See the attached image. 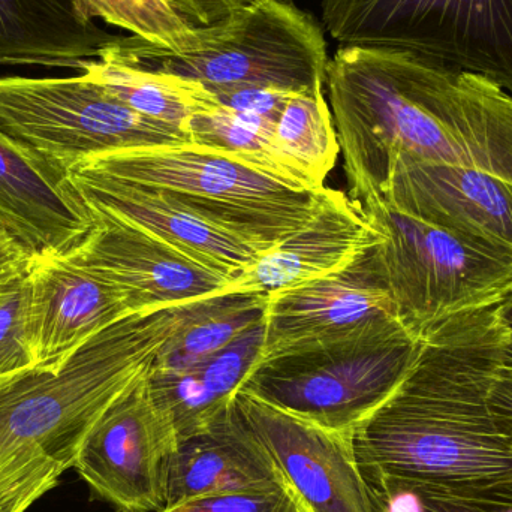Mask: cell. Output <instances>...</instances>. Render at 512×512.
<instances>
[{"instance_id": "1", "label": "cell", "mask_w": 512, "mask_h": 512, "mask_svg": "<svg viewBox=\"0 0 512 512\" xmlns=\"http://www.w3.org/2000/svg\"><path fill=\"white\" fill-rule=\"evenodd\" d=\"M325 84L352 200L381 195L397 156L512 183V96L489 78L406 51L339 47Z\"/></svg>"}, {"instance_id": "2", "label": "cell", "mask_w": 512, "mask_h": 512, "mask_svg": "<svg viewBox=\"0 0 512 512\" xmlns=\"http://www.w3.org/2000/svg\"><path fill=\"white\" fill-rule=\"evenodd\" d=\"M508 339L496 306L453 316L421 337L402 384L352 436L372 495L512 480V442L490 408Z\"/></svg>"}, {"instance_id": "3", "label": "cell", "mask_w": 512, "mask_h": 512, "mask_svg": "<svg viewBox=\"0 0 512 512\" xmlns=\"http://www.w3.org/2000/svg\"><path fill=\"white\" fill-rule=\"evenodd\" d=\"M213 298L132 313L92 337L60 369H33L0 388V450L29 445L63 471L74 469L99 418L152 372L165 346Z\"/></svg>"}, {"instance_id": "4", "label": "cell", "mask_w": 512, "mask_h": 512, "mask_svg": "<svg viewBox=\"0 0 512 512\" xmlns=\"http://www.w3.org/2000/svg\"><path fill=\"white\" fill-rule=\"evenodd\" d=\"M68 171L161 192L264 251L307 224L325 188L297 185L228 153L192 143L105 153Z\"/></svg>"}, {"instance_id": "5", "label": "cell", "mask_w": 512, "mask_h": 512, "mask_svg": "<svg viewBox=\"0 0 512 512\" xmlns=\"http://www.w3.org/2000/svg\"><path fill=\"white\" fill-rule=\"evenodd\" d=\"M198 41L171 51L137 36H116L99 56L195 81L210 93L270 87L324 92L330 57L312 15L285 0H262L221 26L198 29Z\"/></svg>"}, {"instance_id": "6", "label": "cell", "mask_w": 512, "mask_h": 512, "mask_svg": "<svg viewBox=\"0 0 512 512\" xmlns=\"http://www.w3.org/2000/svg\"><path fill=\"white\" fill-rule=\"evenodd\" d=\"M381 233L375 258L400 321L421 339L453 316L498 306L512 291V254L478 245L394 209L361 203Z\"/></svg>"}, {"instance_id": "7", "label": "cell", "mask_w": 512, "mask_h": 512, "mask_svg": "<svg viewBox=\"0 0 512 512\" xmlns=\"http://www.w3.org/2000/svg\"><path fill=\"white\" fill-rule=\"evenodd\" d=\"M340 47L417 54L483 75L512 96V0H322Z\"/></svg>"}, {"instance_id": "8", "label": "cell", "mask_w": 512, "mask_h": 512, "mask_svg": "<svg viewBox=\"0 0 512 512\" xmlns=\"http://www.w3.org/2000/svg\"><path fill=\"white\" fill-rule=\"evenodd\" d=\"M421 339L408 331L258 361L240 390L295 417L354 436L402 384Z\"/></svg>"}, {"instance_id": "9", "label": "cell", "mask_w": 512, "mask_h": 512, "mask_svg": "<svg viewBox=\"0 0 512 512\" xmlns=\"http://www.w3.org/2000/svg\"><path fill=\"white\" fill-rule=\"evenodd\" d=\"M0 129L66 171L93 156L191 143L141 116L104 87L77 77H0Z\"/></svg>"}, {"instance_id": "10", "label": "cell", "mask_w": 512, "mask_h": 512, "mask_svg": "<svg viewBox=\"0 0 512 512\" xmlns=\"http://www.w3.org/2000/svg\"><path fill=\"white\" fill-rule=\"evenodd\" d=\"M149 375L99 418L74 463L93 496L119 512L167 508L180 439L170 412L150 390Z\"/></svg>"}, {"instance_id": "11", "label": "cell", "mask_w": 512, "mask_h": 512, "mask_svg": "<svg viewBox=\"0 0 512 512\" xmlns=\"http://www.w3.org/2000/svg\"><path fill=\"white\" fill-rule=\"evenodd\" d=\"M373 249L375 246L342 271L267 294L259 361L408 331Z\"/></svg>"}, {"instance_id": "12", "label": "cell", "mask_w": 512, "mask_h": 512, "mask_svg": "<svg viewBox=\"0 0 512 512\" xmlns=\"http://www.w3.org/2000/svg\"><path fill=\"white\" fill-rule=\"evenodd\" d=\"M237 408L273 459L300 512H376L352 436L274 408L239 390Z\"/></svg>"}, {"instance_id": "13", "label": "cell", "mask_w": 512, "mask_h": 512, "mask_svg": "<svg viewBox=\"0 0 512 512\" xmlns=\"http://www.w3.org/2000/svg\"><path fill=\"white\" fill-rule=\"evenodd\" d=\"M90 210L95 225L66 255L116 286L134 312L234 294L230 277L116 216Z\"/></svg>"}, {"instance_id": "14", "label": "cell", "mask_w": 512, "mask_h": 512, "mask_svg": "<svg viewBox=\"0 0 512 512\" xmlns=\"http://www.w3.org/2000/svg\"><path fill=\"white\" fill-rule=\"evenodd\" d=\"M378 197L418 221L512 254V183L504 177L397 156Z\"/></svg>"}, {"instance_id": "15", "label": "cell", "mask_w": 512, "mask_h": 512, "mask_svg": "<svg viewBox=\"0 0 512 512\" xmlns=\"http://www.w3.org/2000/svg\"><path fill=\"white\" fill-rule=\"evenodd\" d=\"M27 279V328L36 369H60L96 334L137 313L116 286L66 254L33 256Z\"/></svg>"}, {"instance_id": "16", "label": "cell", "mask_w": 512, "mask_h": 512, "mask_svg": "<svg viewBox=\"0 0 512 512\" xmlns=\"http://www.w3.org/2000/svg\"><path fill=\"white\" fill-rule=\"evenodd\" d=\"M93 225L68 171L0 129V233L33 256L68 254Z\"/></svg>"}, {"instance_id": "17", "label": "cell", "mask_w": 512, "mask_h": 512, "mask_svg": "<svg viewBox=\"0 0 512 512\" xmlns=\"http://www.w3.org/2000/svg\"><path fill=\"white\" fill-rule=\"evenodd\" d=\"M381 233L358 201L324 188L312 218L265 251L233 282L234 294L267 295L342 271L378 245Z\"/></svg>"}, {"instance_id": "18", "label": "cell", "mask_w": 512, "mask_h": 512, "mask_svg": "<svg viewBox=\"0 0 512 512\" xmlns=\"http://www.w3.org/2000/svg\"><path fill=\"white\" fill-rule=\"evenodd\" d=\"M68 176L90 209L116 216L230 279L236 280L265 252L161 192L77 171Z\"/></svg>"}, {"instance_id": "19", "label": "cell", "mask_w": 512, "mask_h": 512, "mask_svg": "<svg viewBox=\"0 0 512 512\" xmlns=\"http://www.w3.org/2000/svg\"><path fill=\"white\" fill-rule=\"evenodd\" d=\"M285 489L267 448L236 405L203 432L180 439L167 507L242 493Z\"/></svg>"}, {"instance_id": "20", "label": "cell", "mask_w": 512, "mask_h": 512, "mask_svg": "<svg viewBox=\"0 0 512 512\" xmlns=\"http://www.w3.org/2000/svg\"><path fill=\"white\" fill-rule=\"evenodd\" d=\"M114 38L81 20L72 0H0V65L81 72Z\"/></svg>"}, {"instance_id": "21", "label": "cell", "mask_w": 512, "mask_h": 512, "mask_svg": "<svg viewBox=\"0 0 512 512\" xmlns=\"http://www.w3.org/2000/svg\"><path fill=\"white\" fill-rule=\"evenodd\" d=\"M264 319L227 348L182 372L149 375L150 390L176 424L179 439L209 429L233 403L237 391L261 358Z\"/></svg>"}, {"instance_id": "22", "label": "cell", "mask_w": 512, "mask_h": 512, "mask_svg": "<svg viewBox=\"0 0 512 512\" xmlns=\"http://www.w3.org/2000/svg\"><path fill=\"white\" fill-rule=\"evenodd\" d=\"M81 74L141 116L167 123L185 134L186 125L195 114L219 105L215 95L200 83L135 68L108 57L99 56L84 63Z\"/></svg>"}, {"instance_id": "23", "label": "cell", "mask_w": 512, "mask_h": 512, "mask_svg": "<svg viewBox=\"0 0 512 512\" xmlns=\"http://www.w3.org/2000/svg\"><path fill=\"white\" fill-rule=\"evenodd\" d=\"M186 134L192 144L228 153L289 182L318 189L280 150L276 125L268 120L236 113L219 104L213 110L195 114L186 125Z\"/></svg>"}, {"instance_id": "24", "label": "cell", "mask_w": 512, "mask_h": 512, "mask_svg": "<svg viewBox=\"0 0 512 512\" xmlns=\"http://www.w3.org/2000/svg\"><path fill=\"white\" fill-rule=\"evenodd\" d=\"M267 295L224 294L170 340L153 370L182 372L209 360L264 319Z\"/></svg>"}, {"instance_id": "25", "label": "cell", "mask_w": 512, "mask_h": 512, "mask_svg": "<svg viewBox=\"0 0 512 512\" xmlns=\"http://www.w3.org/2000/svg\"><path fill=\"white\" fill-rule=\"evenodd\" d=\"M276 141L286 158L315 188H324L340 153L324 92L295 93L289 98L276 123Z\"/></svg>"}, {"instance_id": "26", "label": "cell", "mask_w": 512, "mask_h": 512, "mask_svg": "<svg viewBox=\"0 0 512 512\" xmlns=\"http://www.w3.org/2000/svg\"><path fill=\"white\" fill-rule=\"evenodd\" d=\"M81 20L101 18L131 36L171 51H183L198 41L197 30L189 29L165 0H72Z\"/></svg>"}, {"instance_id": "27", "label": "cell", "mask_w": 512, "mask_h": 512, "mask_svg": "<svg viewBox=\"0 0 512 512\" xmlns=\"http://www.w3.org/2000/svg\"><path fill=\"white\" fill-rule=\"evenodd\" d=\"M63 472L39 448L0 450V512H26L59 484Z\"/></svg>"}, {"instance_id": "28", "label": "cell", "mask_w": 512, "mask_h": 512, "mask_svg": "<svg viewBox=\"0 0 512 512\" xmlns=\"http://www.w3.org/2000/svg\"><path fill=\"white\" fill-rule=\"evenodd\" d=\"M27 276L0 303V388L36 369L30 348Z\"/></svg>"}, {"instance_id": "29", "label": "cell", "mask_w": 512, "mask_h": 512, "mask_svg": "<svg viewBox=\"0 0 512 512\" xmlns=\"http://www.w3.org/2000/svg\"><path fill=\"white\" fill-rule=\"evenodd\" d=\"M393 489L417 493L421 512H512V480L471 487L397 486L381 493Z\"/></svg>"}, {"instance_id": "30", "label": "cell", "mask_w": 512, "mask_h": 512, "mask_svg": "<svg viewBox=\"0 0 512 512\" xmlns=\"http://www.w3.org/2000/svg\"><path fill=\"white\" fill-rule=\"evenodd\" d=\"M159 512H300L285 489L194 499Z\"/></svg>"}, {"instance_id": "31", "label": "cell", "mask_w": 512, "mask_h": 512, "mask_svg": "<svg viewBox=\"0 0 512 512\" xmlns=\"http://www.w3.org/2000/svg\"><path fill=\"white\" fill-rule=\"evenodd\" d=\"M213 95L222 107L246 116L259 117L276 125L286 102L295 93L270 89V87H242V89L222 90Z\"/></svg>"}, {"instance_id": "32", "label": "cell", "mask_w": 512, "mask_h": 512, "mask_svg": "<svg viewBox=\"0 0 512 512\" xmlns=\"http://www.w3.org/2000/svg\"><path fill=\"white\" fill-rule=\"evenodd\" d=\"M192 30L221 26L262 0H165Z\"/></svg>"}, {"instance_id": "33", "label": "cell", "mask_w": 512, "mask_h": 512, "mask_svg": "<svg viewBox=\"0 0 512 512\" xmlns=\"http://www.w3.org/2000/svg\"><path fill=\"white\" fill-rule=\"evenodd\" d=\"M33 255L14 239L0 233V303L29 274Z\"/></svg>"}, {"instance_id": "34", "label": "cell", "mask_w": 512, "mask_h": 512, "mask_svg": "<svg viewBox=\"0 0 512 512\" xmlns=\"http://www.w3.org/2000/svg\"><path fill=\"white\" fill-rule=\"evenodd\" d=\"M490 408L502 432L512 442V369L502 366L490 391Z\"/></svg>"}, {"instance_id": "35", "label": "cell", "mask_w": 512, "mask_h": 512, "mask_svg": "<svg viewBox=\"0 0 512 512\" xmlns=\"http://www.w3.org/2000/svg\"><path fill=\"white\" fill-rule=\"evenodd\" d=\"M496 309H498L502 322L512 330V291L504 301H501V303L496 306Z\"/></svg>"}, {"instance_id": "36", "label": "cell", "mask_w": 512, "mask_h": 512, "mask_svg": "<svg viewBox=\"0 0 512 512\" xmlns=\"http://www.w3.org/2000/svg\"><path fill=\"white\" fill-rule=\"evenodd\" d=\"M504 364L512 369V330H510V339H508L507 349H505Z\"/></svg>"}]
</instances>
